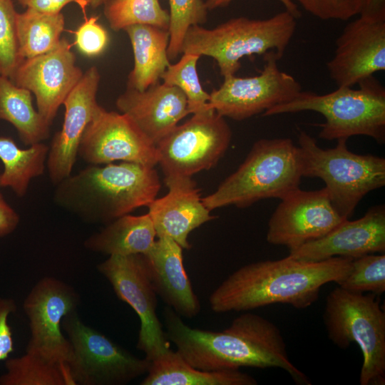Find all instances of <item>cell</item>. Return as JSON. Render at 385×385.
I'll return each instance as SVG.
<instances>
[{"instance_id":"obj_40","label":"cell","mask_w":385,"mask_h":385,"mask_svg":"<svg viewBox=\"0 0 385 385\" xmlns=\"http://www.w3.org/2000/svg\"><path fill=\"white\" fill-rule=\"evenodd\" d=\"M233 0H206L205 1L207 10H213L219 7L228 5ZM285 7L286 11L289 12L296 19L301 16V12L297 6L292 0H278Z\"/></svg>"},{"instance_id":"obj_7","label":"cell","mask_w":385,"mask_h":385,"mask_svg":"<svg viewBox=\"0 0 385 385\" xmlns=\"http://www.w3.org/2000/svg\"><path fill=\"white\" fill-rule=\"evenodd\" d=\"M323 321L329 339L339 348L355 342L361 349L360 384H385V313L376 295L337 285L327 297Z\"/></svg>"},{"instance_id":"obj_27","label":"cell","mask_w":385,"mask_h":385,"mask_svg":"<svg viewBox=\"0 0 385 385\" xmlns=\"http://www.w3.org/2000/svg\"><path fill=\"white\" fill-rule=\"evenodd\" d=\"M48 150L49 147L41 142L21 149L11 138L0 137V160L4 165L0 186L24 196L30 181L43 173Z\"/></svg>"},{"instance_id":"obj_6","label":"cell","mask_w":385,"mask_h":385,"mask_svg":"<svg viewBox=\"0 0 385 385\" xmlns=\"http://www.w3.org/2000/svg\"><path fill=\"white\" fill-rule=\"evenodd\" d=\"M359 88L338 87L332 92L317 94L301 91L292 100L275 106L263 116L311 111L322 114L320 138L327 140L366 135L383 143L385 140V89L370 76L359 83Z\"/></svg>"},{"instance_id":"obj_15","label":"cell","mask_w":385,"mask_h":385,"mask_svg":"<svg viewBox=\"0 0 385 385\" xmlns=\"http://www.w3.org/2000/svg\"><path fill=\"white\" fill-rule=\"evenodd\" d=\"M78 155L90 165L121 160L155 167L158 162L156 145L127 115L103 107L87 125Z\"/></svg>"},{"instance_id":"obj_4","label":"cell","mask_w":385,"mask_h":385,"mask_svg":"<svg viewBox=\"0 0 385 385\" xmlns=\"http://www.w3.org/2000/svg\"><path fill=\"white\" fill-rule=\"evenodd\" d=\"M302 177L299 149L291 139H260L239 168L202 201L212 210L228 205L246 207L267 198L282 199L299 188Z\"/></svg>"},{"instance_id":"obj_8","label":"cell","mask_w":385,"mask_h":385,"mask_svg":"<svg viewBox=\"0 0 385 385\" xmlns=\"http://www.w3.org/2000/svg\"><path fill=\"white\" fill-rule=\"evenodd\" d=\"M299 149L303 177L321 178L337 211L349 219L369 192L385 185V159L350 151L346 139L333 148L322 149L309 134L300 130Z\"/></svg>"},{"instance_id":"obj_19","label":"cell","mask_w":385,"mask_h":385,"mask_svg":"<svg viewBox=\"0 0 385 385\" xmlns=\"http://www.w3.org/2000/svg\"><path fill=\"white\" fill-rule=\"evenodd\" d=\"M385 251V207L374 206L356 220H346L324 236L289 250L288 256L307 262L334 257L357 258Z\"/></svg>"},{"instance_id":"obj_39","label":"cell","mask_w":385,"mask_h":385,"mask_svg":"<svg viewBox=\"0 0 385 385\" xmlns=\"http://www.w3.org/2000/svg\"><path fill=\"white\" fill-rule=\"evenodd\" d=\"M19 222L18 214L8 205L0 193V237L12 232Z\"/></svg>"},{"instance_id":"obj_26","label":"cell","mask_w":385,"mask_h":385,"mask_svg":"<svg viewBox=\"0 0 385 385\" xmlns=\"http://www.w3.org/2000/svg\"><path fill=\"white\" fill-rule=\"evenodd\" d=\"M31 94L30 91L0 75V119L15 127L26 145L41 143L49 136L50 125L35 110Z\"/></svg>"},{"instance_id":"obj_21","label":"cell","mask_w":385,"mask_h":385,"mask_svg":"<svg viewBox=\"0 0 385 385\" xmlns=\"http://www.w3.org/2000/svg\"><path fill=\"white\" fill-rule=\"evenodd\" d=\"M168 193L148 205V215L156 237H169L183 249L189 250V234L202 224L215 219L205 207L192 178L165 179Z\"/></svg>"},{"instance_id":"obj_29","label":"cell","mask_w":385,"mask_h":385,"mask_svg":"<svg viewBox=\"0 0 385 385\" xmlns=\"http://www.w3.org/2000/svg\"><path fill=\"white\" fill-rule=\"evenodd\" d=\"M0 385H75L67 364L26 352L6 359Z\"/></svg>"},{"instance_id":"obj_5","label":"cell","mask_w":385,"mask_h":385,"mask_svg":"<svg viewBox=\"0 0 385 385\" xmlns=\"http://www.w3.org/2000/svg\"><path fill=\"white\" fill-rule=\"evenodd\" d=\"M296 19L285 10L265 19L233 18L213 29L192 26L185 35L181 54L212 58L225 78L235 75L245 56L274 51L281 58L295 32Z\"/></svg>"},{"instance_id":"obj_32","label":"cell","mask_w":385,"mask_h":385,"mask_svg":"<svg viewBox=\"0 0 385 385\" xmlns=\"http://www.w3.org/2000/svg\"><path fill=\"white\" fill-rule=\"evenodd\" d=\"M169 44L168 55L170 61L181 54V47L188 29L206 22L207 9L202 0H168Z\"/></svg>"},{"instance_id":"obj_16","label":"cell","mask_w":385,"mask_h":385,"mask_svg":"<svg viewBox=\"0 0 385 385\" xmlns=\"http://www.w3.org/2000/svg\"><path fill=\"white\" fill-rule=\"evenodd\" d=\"M359 15L338 36L327 63L337 87H352L385 70V16Z\"/></svg>"},{"instance_id":"obj_23","label":"cell","mask_w":385,"mask_h":385,"mask_svg":"<svg viewBox=\"0 0 385 385\" xmlns=\"http://www.w3.org/2000/svg\"><path fill=\"white\" fill-rule=\"evenodd\" d=\"M132 46L134 65L127 88L144 91L160 82L170 64L168 55L169 32L154 26L134 24L123 29Z\"/></svg>"},{"instance_id":"obj_30","label":"cell","mask_w":385,"mask_h":385,"mask_svg":"<svg viewBox=\"0 0 385 385\" xmlns=\"http://www.w3.org/2000/svg\"><path fill=\"white\" fill-rule=\"evenodd\" d=\"M103 13L115 31L134 24H146L168 30L169 13L159 0H106Z\"/></svg>"},{"instance_id":"obj_28","label":"cell","mask_w":385,"mask_h":385,"mask_svg":"<svg viewBox=\"0 0 385 385\" xmlns=\"http://www.w3.org/2000/svg\"><path fill=\"white\" fill-rule=\"evenodd\" d=\"M65 20L61 12L44 13L26 8L16 16L19 54L33 58L54 48L61 41Z\"/></svg>"},{"instance_id":"obj_34","label":"cell","mask_w":385,"mask_h":385,"mask_svg":"<svg viewBox=\"0 0 385 385\" xmlns=\"http://www.w3.org/2000/svg\"><path fill=\"white\" fill-rule=\"evenodd\" d=\"M17 14L12 0H0V75L10 79L23 60L18 49Z\"/></svg>"},{"instance_id":"obj_1","label":"cell","mask_w":385,"mask_h":385,"mask_svg":"<svg viewBox=\"0 0 385 385\" xmlns=\"http://www.w3.org/2000/svg\"><path fill=\"white\" fill-rule=\"evenodd\" d=\"M163 317L168 339L185 361L197 369L276 367L286 371L297 384H312L289 360L278 327L260 315L240 314L222 331L192 328L168 306Z\"/></svg>"},{"instance_id":"obj_25","label":"cell","mask_w":385,"mask_h":385,"mask_svg":"<svg viewBox=\"0 0 385 385\" xmlns=\"http://www.w3.org/2000/svg\"><path fill=\"white\" fill-rule=\"evenodd\" d=\"M156 232L148 213L125 215L111 222L84 242L89 250L111 255L146 254L155 241Z\"/></svg>"},{"instance_id":"obj_24","label":"cell","mask_w":385,"mask_h":385,"mask_svg":"<svg viewBox=\"0 0 385 385\" xmlns=\"http://www.w3.org/2000/svg\"><path fill=\"white\" fill-rule=\"evenodd\" d=\"M257 380L239 369L202 371L189 364L171 349L151 361L141 385H256Z\"/></svg>"},{"instance_id":"obj_38","label":"cell","mask_w":385,"mask_h":385,"mask_svg":"<svg viewBox=\"0 0 385 385\" xmlns=\"http://www.w3.org/2000/svg\"><path fill=\"white\" fill-rule=\"evenodd\" d=\"M16 309V305L13 299L0 297V361L8 359L14 350L8 317Z\"/></svg>"},{"instance_id":"obj_17","label":"cell","mask_w":385,"mask_h":385,"mask_svg":"<svg viewBox=\"0 0 385 385\" xmlns=\"http://www.w3.org/2000/svg\"><path fill=\"white\" fill-rule=\"evenodd\" d=\"M72 45L65 38L43 54L23 59L11 81L36 98L38 112L51 125L60 106L83 75L76 65Z\"/></svg>"},{"instance_id":"obj_37","label":"cell","mask_w":385,"mask_h":385,"mask_svg":"<svg viewBox=\"0 0 385 385\" xmlns=\"http://www.w3.org/2000/svg\"><path fill=\"white\" fill-rule=\"evenodd\" d=\"M106 0H17L25 8H30L44 13H60L68 4L75 3L81 8L83 16H86L88 6L97 8L103 5Z\"/></svg>"},{"instance_id":"obj_22","label":"cell","mask_w":385,"mask_h":385,"mask_svg":"<svg viewBox=\"0 0 385 385\" xmlns=\"http://www.w3.org/2000/svg\"><path fill=\"white\" fill-rule=\"evenodd\" d=\"M158 238L143 255L153 286L167 306L180 317L192 318L201 307L183 265V248L169 237Z\"/></svg>"},{"instance_id":"obj_13","label":"cell","mask_w":385,"mask_h":385,"mask_svg":"<svg viewBox=\"0 0 385 385\" xmlns=\"http://www.w3.org/2000/svg\"><path fill=\"white\" fill-rule=\"evenodd\" d=\"M78 304L77 292L61 280L46 277L38 281L24 302L31 332L26 351L67 364L71 345L61 331V322Z\"/></svg>"},{"instance_id":"obj_35","label":"cell","mask_w":385,"mask_h":385,"mask_svg":"<svg viewBox=\"0 0 385 385\" xmlns=\"http://www.w3.org/2000/svg\"><path fill=\"white\" fill-rule=\"evenodd\" d=\"M305 11L322 20L346 21L359 14L364 0H296Z\"/></svg>"},{"instance_id":"obj_33","label":"cell","mask_w":385,"mask_h":385,"mask_svg":"<svg viewBox=\"0 0 385 385\" xmlns=\"http://www.w3.org/2000/svg\"><path fill=\"white\" fill-rule=\"evenodd\" d=\"M337 284L351 292L381 294L385 292V255L373 253L353 259L349 272Z\"/></svg>"},{"instance_id":"obj_9","label":"cell","mask_w":385,"mask_h":385,"mask_svg":"<svg viewBox=\"0 0 385 385\" xmlns=\"http://www.w3.org/2000/svg\"><path fill=\"white\" fill-rule=\"evenodd\" d=\"M61 327L71 345L67 364L75 385H124L148 373L151 361L86 325L76 311L63 318Z\"/></svg>"},{"instance_id":"obj_31","label":"cell","mask_w":385,"mask_h":385,"mask_svg":"<svg viewBox=\"0 0 385 385\" xmlns=\"http://www.w3.org/2000/svg\"><path fill=\"white\" fill-rule=\"evenodd\" d=\"M200 57L194 53H182L180 59L170 63L161 77L164 83L175 86L184 93L190 114L212 110L208 106L210 93L203 89L197 71Z\"/></svg>"},{"instance_id":"obj_20","label":"cell","mask_w":385,"mask_h":385,"mask_svg":"<svg viewBox=\"0 0 385 385\" xmlns=\"http://www.w3.org/2000/svg\"><path fill=\"white\" fill-rule=\"evenodd\" d=\"M115 104L155 145L190 114L184 93L163 82L141 91L127 88Z\"/></svg>"},{"instance_id":"obj_14","label":"cell","mask_w":385,"mask_h":385,"mask_svg":"<svg viewBox=\"0 0 385 385\" xmlns=\"http://www.w3.org/2000/svg\"><path fill=\"white\" fill-rule=\"evenodd\" d=\"M280 200L269 220L266 239L289 250L324 236L348 220L334 208L325 187L314 191L299 188Z\"/></svg>"},{"instance_id":"obj_12","label":"cell","mask_w":385,"mask_h":385,"mask_svg":"<svg viewBox=\"0 0 385 385\" xmlns=\"http://www.w3.org/2000/svg\"><path fill=\"white\" fill-rule=\"evenodd\" d=\"M265 63L260 74L250 77L235 75L210 93L208 106L222 117L242 120L294 98L302 91L300 83L280 71L274 51L264 55Z\"/></svg>"},{"instance_id":"obj_18","label":"cell","mask_w":385,"mask_h":385,"mask_svg":"<svg viewBox=\"0 0 385 385\" xmlns=\"http://www.w3.org/2000/svg\"><path fill=\"white\" fill-rule=\"evenodd\" d=\"M100 79L98 68H89L63 103L62 128L52 140L46 160L48 175L54 184L71 175L83 134L101 108L96 101Z\"/></svg>"},{"instance_id":"obj_2","label":"cell","mask_w":385,"mask_h":385,"mask_svg":"<svg viewBox=\"0 0 385 385\" xmlns=\"http://www.w3.org/2000/svg\"><path fill=\"white\" fill-rule=\"evenodd\" d=\"M352 258L334 257L307 262L289 256L245 265L229 275L210 295L216 313L248 311L273 304L305 309L328 282L337 283L351 269Z\"/></svg>"},{"instance_id":"obj_3","label":"cell","mask_w":385,"mask_h":385,"mask_svg":"<svg viewBox=\"0 0 385 385\" xmlns=\"http://www.w3.org/2000/svg\"><path fill=\"white\" fill-rule=\"evenodd\" d=\"M58 185L54 200L88 222L109 223L153 201L160 188L154 167L90 165Z\"/></svg>"},{"instance_id":"obj_10","label":"cell","mask_w":385,"mask_h":385,"mask_svg":"<svg viewBox=\"0 0 385 385\" xmlns=\"http://www.w3.org/2000/svg\"><path fill=\"white\" fill-rule=\"evenodd\" d=\"M231 138L229 125L215 110L192 114L156 144L158 164L165 179L192 178L212 168L226 152Z\"/></svg>"},{"instance_id":"obj_41","label":"cell","mask_w":385,"mask_h":385,"mask_svg":"<svg viewBox=\"0 0 385 385\" xmlns=\"http://www.w3.org/2000/svg\"><path fill=\"white\" fill-rule=\"evenodd\" d=\"M359 14L366 16H385V0H364Z\"/></svg>"},{"instance_id":"obj_11","label":"cell","mask_w":385,"mask_h":385,"mask_svg":"<svg viewBox=\"0 0 385 385\" xmlns=\"http://www.w3.org/2000/svg\"><path fill=\"white\" fill-rule=\"evenodd\" d=\"M97 269L110 282L118 298L138 314L140 324L137 349L150 361L170 350V342L157 316V294L144 255H111Z\"/></svg>"},{"instance_id":"obj_36","label":"cell","mask_w":385,"mask_h":385,"mask_svg":"<svg viewBox=\"0 0 385 385\" xmlns=\"http://www.w3.org/2000/svg\"><path fill=\"white\" fill-rule=\"evenodd\" d=\"M98 16H84V21L73 31L74 43L81 53L87 56L101 54L109 43V35L104 27L98 23Z\"/></svg>"}]
</instances>
